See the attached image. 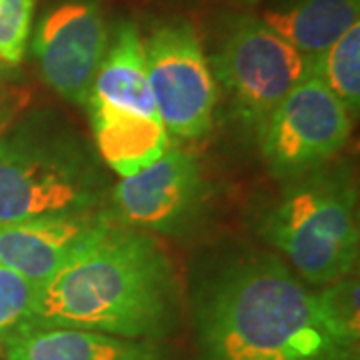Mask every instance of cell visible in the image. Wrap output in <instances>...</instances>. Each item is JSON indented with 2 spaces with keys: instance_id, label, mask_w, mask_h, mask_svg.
Masks as SVG:
<instances>
[{
  "instance_id": "6da1fadb",
  "label": "cell",
  "mask_w": 360,
  "mask_h": 360,
  "mask_svg": "<svg viewBox=\"0 0 360 360\" xmlns=\"http://www.w3.org/2000/svg\"><path fill=\"white\" fill-rule=\"evenodd\" d=\"M180 321L174 264L150 234L115 224L39 288L26 328L162 340Z\"/></svg>"
},
{
  "instance_id": "7a4b0ae2",
  "label": "cell",
  "mask_w": 360,
  "mask_h": 360,
  "mask_svg": "<svg viewBox=\"0 0 360 360\" xmlns=\"http://www.w3.org/2000/svg\"><path fill=\"white\" fill-rule=\"evenodd\" d=\"M202 360H356L326 328L314 290L276 255L229 262L194 304Z\"/></svg>"
},
{
  "instance_id": "3957f363",
  "label": "cell",
  "mask_w": 360,
  "mask_h": 360,
  "mask_svg": "<svg viewBox=\"0 0 360 360\" xmlns=\"http://www.w3.org/2000/svg\"><path fill=\"white\" fill-rule=\"evenodd\" d=\"M101 160L49 110L25 112L0 139V224L106 208Z\"/></svg>"
},
{
  "instance_id": "277c9868",
  "label": "cell",
  "mask_w": 360,
  "mask_h": 360,
  "mask_svg": "<svg viewBox=\"0 0 360 360\" xmlns=\"http://www.w3.org/2000/svg\"><path fill=\"white\" fill-rule=\"evenodd\" d=\"M260 232L302 283L324 286L352 274L359 262V191L347 167L324 165L296 179L260 219Z\"/></svg>"
},
{
  "instance_id": "5b68a950",
  "label": "cell",
  "mask_w": 360,
  "mask_h": 360,
  "mask_svg": "<svg viewBox=\"0 0 360 360\" xmlns=\"http://www.w3.org/2000/svg\"><path fill=\"white\" fill-rule=\"evenodd\" d=\"M84 106L98 158L120 179L167 153L170 136L156 110L144 39L134 22L116 26Z\"/></svg>"
},
{
  "instance_id": "8992f818",
  "label": "cell",
  "mask_w": 360,
  "mask_h": 360,
  "mask_svg": "<svg viewBox=\"0 0 360 360\" xmlns=\"http://www.w3.org/2000/svg\"><path fill=\"white\" fill-rule=\"evenodd\" d=\"M208 65L234 116L255 132L290 90L312 77V58L257 16L234 18Z\"/></svg>"
},
{
  "instance_id": "52a82bcc",
  "label": "cell",
  "mask_w": 360,
  "mask_h": 360,
  "mask_svg": "<svg viewBox=\"0 0 360 360\" xmlns=\"http://www.w3.org/2000/svg\"><path fill=\"white\" fill-rule=\"evenodd\" d=\"M146 75L168 136L198 141L214 127L219 84L205 49L186 20L158 25L144 39Z\"/></svg>"
},
{
  "instance_id": "ba28073f",
  "label": "cell",
  "mask_w": 360,
  "mask_h": 360,
  "mask_svg": "<svg viewBox=\"0 0 360 360\" xmlns=\"http://www.w3.org/2000/svg\"><path fill=\"white\" fill-rule=\"evenodd\" d=\"M350 132L352 116L312 75L274 106L255 134L270 176L284 182L328 165Z\"/></svg>"
},
{
  "instance_id": "9c48e42d",
  "label": "cell",
  "mask_w": 360,
  "mask_h": 360,
  "mask_svg": "<svg viewBox=\"0 0 360 360\" xmlns=\"http://www.w3.org/2000/svg\"><path fill=\"white\" fill-rule=\"evenodd\" d=\"M208 196L210 184L196 156L170 144L150 167L116 182L106 210L120 226L179 236L205 217Z\"/></svg>"
},
{
  "instance_id": "30bf717a",
  "label": "cell",
  "mask_w": 360,
  "mask_h": 360,
  "mask_svg": "<svg viewBox=\"0 0 360 360\" xmlns=\"http://www.w3.org/2000/svg\"><path fill=\"white\" fill-rule=\"evenodd\" d=\"M110 42V30L96 0H65L40 16L32 54L42 80L60 98L84 104Z\"/></svg>"
},
{
  "instance_id": "8fae6325",
  "label": "cell",
  "mask_w": 360,
  "mask_h": 360,
  "mask_svg": "<svg viewBox=\"0 0 360 360\" xmlns=\"http://www.w3.org/2000/svg\"><path fill=\"white\" fill-rule=\"evenodd\" d=\"M116 222L106 208L0 224V264L42 284Z\"/></svg>"
},
{
  "instance_id": "7c38bea8",
  "label": "cell",
  "mask_w": 360,
  "mask_h": 360,
  "mask_svg": "<svg viewBox=\"0 0 360 360\" xmlns=\"http://www.w3.org/2000/svg\"><path fill=\"white\" fill-rule=\"evenodd\" d=\"M4 360H170L158 340L78 328H22L2 342Z\"/></svg>"
},
{
  "instance_id": "4fadbf2b",
  "label": "cell",
  "mask_w": 360,
  "mask_h": 360,
  "mask_svg": "<svg viewBox=\"0 0 360 360\" xmlns=\"http://www.w3.org/2000/svg\"><path fill=\"white\" fill-rule=\"evenodd\" d=\"M360 0H288L260 16L290 46L309 58L333 46L359 22Z\"/></svg>"
},
{
  "instance_id": "5bb4252c",
  "label": "cell",
  "mask_w": 360,
  "mask_h": 360,
  "mask_svg": "<svg viewBox=\"0 0 360 360\" xmlns=\"http://www.w3.org/2000/svg\"><path fill=\"white\" fill-rule=\"evenodd\" d=\"M312 75L342 103L352 118L360 110V22L352 25L333 46L312 58Z\"/></svg>"
},
{
  "instance_id": "9a60e30c",
  "label": "cell",
  "mask_w": 360,
  "mask_h": 360,
  "mask_svg": "<svg viewBox=\"0 0 360 360\" xmlns=\"http://www.w3.org/2000/svg\"><path fill=\"white\" fill-rule=\"evenodd\" d=\"M314 300L319 304L326 328L336 340L352 352H359L360 340V298L356 272L335 283L316 286Z\"/></svg>"
},
{
  "instance_id": "2e32d148",
  "label": "cell",
  "mask_w": 360,
  "mask_h": 360,
  "mask_svg": "<svg viewBox=\"0 0 360 360\" xmlns=\"http://www.w3.org/2000/svg\"><path fill=\"white\" fill-rule=\"evenodd\" d=\"M39 288V284L0 264V342L26 328Z\"/></svg>"
},
{
  "instance_id": "e0dca14e",
  "label": "cell",
  "mask_w": 360,
  "mask_h": 360,
  "mask_svg": "<svg viewBox=\"0 0 360 360\" xmlns=\"http://www.w3.org/2000/svg\"><path fill=\"white\" fill-rule=\"evenodd\" d=\"M37 0H0V60L16 68L25 60Z\"/></svg>"
},
{
  "instance_id": "ac0fdd59",
  "label": "cell",
  "mask_w": 360,
  "mask_h": 360,
  "mask_svg": "<svg viewBox=\"0 0 360 360\" xmlns=\"http://www.w3.org/2000/svg\"><path fill=\"white\" fill-rule=\"evenodd\" d=\"M30 104V90L16 84L0 86V139L13 129V124L25 115Z\"/></svg>"
},
{
  "instance_id": "d6986e66",
  "label": "cell",
  "mask_w": 360,
  "mask_h": 360,
  "mask_svg": "<svg viewBox=\"0 0 360 360\" xmlns=\"http://www.w3.org/2000/svg\"><path fill=\"white\" fill-rule=\"evenodd\" d=\"M11 70L13 68H8V66L4 65L2 60H0V86L2 84H6V80H8V75H11Z\"/></svg>"
}]
</instances>
